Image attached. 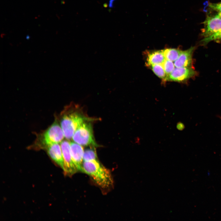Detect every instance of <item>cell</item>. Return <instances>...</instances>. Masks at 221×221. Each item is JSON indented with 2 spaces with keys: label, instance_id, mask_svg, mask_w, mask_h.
I'll list each match as a JSON object with an SVG mask.
<instances>
[{
  "label": "cell",
  "instance_id": "obj_1",
  "mask_svg": "<svg viewBox=\"0 0 221 221\" xmlns=\"http://www.w3.org/2000/svg\"><path fill=\"white\" fill-rule=\"evenodd\" d=\"M82 170L102 188H108L113 184L110 172L102 165L98 159L83 161Z\"/></svg>",
  "mask_w": 221,
  "mask_h": 221
},
{
  "label": "cell",
  "instance_id": "obj_2",
  "mask_svg": "<svg viewBox=\"0 0 221 221\" xmlns=\"http://www.w3.org/2000/svg\"><path fill=\"white\" fill-rule=\"evenodd\" d=\"M84 121L83 117L76 112L64 115L61 119L60 126L65 138L68 140L72 138L76 129Z\"/></svg>",
  "mask_w": 221,
  "mask_h": 221
},
{
  "label": "cell",
  "instance_id": "obj_3",
  "mask_svg": "<svg viewBox=\"0 0 221 221\" xmlns=\"http://www.w3.org/2000/svg\"><path fill=\"white\" fill-rule=\"evenodd\" d=\"M73 141L82 146H96L91 126L84 121L76 129L72 138Z\"/></svg>",
  "mask_w": 221,
  "mask_h": 221
},
{
  "label": "cell",
  "instance_id": "obj_4",
  "mask_svg": "<svg viewBox=\"0 0 221 221\" xmlns=\"http://www.w3.org/2000/svg\"><path fill=\"white\" fill-rule=\"evenodd\" d=\"M64 138V134L61 126L55 123L44 134L42 143L47 148L52 145L61 143Z\"/></svg>",
  "mask_w": 221,
  "mask_h": 221
},
{
  "label": "cell",
  "instance_id": "obj_5",
  "mask_svg": "<svg viewBox=\"0 0 221 221\" xmlns=\"http://www.w3.org/2000/svg\"><path fill=\"white\" fill-rule=\"evenodd\" d=\"M60 145L64 161L63 171L66 174L72 175L78 171L72 159L70 142L66 140L63 141Z\"/></svg>",
  "mask_w": 221,
  "mask_h": 221
},
{
  "label": "cell",
  "instance_id": "obj_6",
  "mask_svg": "<svg viewBox=\"0 0 221 221\" xmlns=\"http://www.w3.org/2000/svg\"><path fill=\"white\" fill-rule=\"evenodd\" d=\"M201 35L204 37L210 36L221 30V19L215 16L207 15L203 22Z\"/></svg>",
  "mask_w": 221,
  "mask_h": 221
},
{
  "label": "cell",
  "instance_id": "obj_7",
  "mask_svg": "<svg viewBox=\"0 0 221 221\" xmlns=\"http://www.w3.org/2000/svg\"><path fill=\"white\" fill-rule=\"evenodd\" d=\"M196 74L191 67H176L168 76L166 81L182 82L193 76Z\"/></svg>",
  "mask_w": 221,
  "mask_h": 221
},
{
  "label": "cell",
  "instance_id": "obj_8",
  "mask_svg": "<svg viewBox=\"0 0 221 221\" xmlns=\"http://www.w3.org/2000/svg\"><path fill=\"white\" fill-rule=\"evenodd\" d=\"M70 149L72 161L78 171L82 172L84 153L83 146L74 142H70Z\"/></svg>",
  "mask_w": 221,
  "mask_h": 221
},
{
  "label": "cell",
  "instance_id": "obj_9",
  "mask_svg": "<svg viewBox=\"0 0 221 221\" xmlns=\"http://www.w3.org/2000/svg\"><path fill=\"white\" fill-rule=\"evenodd\" d=\"M47 153L51 159L63 170L64 161L60 145L56 144L47 148Z\"/></svg>",
  "mask_w": 221,
  "mask_h": 221
},
{
  "label": "cell",
  "instance_id": "obj_10",
  "mask_svg": "<svg viewBox=\"0 0 221 221\" xmlns=\"http://www.w3.org/2000/svg\"><path fill=\"white\" fill-rule=\"evenodd\" d=\"M194 49V47H191L186 50L182 51L178 59L174 61L175 67H191L192 56Z\"/></svg>",
  "mask_w": 221,
  "mask_h": 221
},
{
  "label": "cell",
  "instance_id": "obj_11",
  "mask_svg": "<svg viewBox=\"0 0 221 221\" xmlns=\"http://www.w3.org/2000/svg\"><path fill=\"white\" fill-rule=\"evenodd\" d=\"M163 50H157L149 54L147 58V65L162 64L166 60Z\"/></svg>",
  "mask_w": 221,
  "mask_h": 221
},
{
  "label": "cell",
  "instance_id": "obj_12",
  "mask_svg": "<svg viewBox=\"0 0 221 221\" xmlns=\"http://www.w3.org/2000/svg\"><path fill=\"white\" fill-rule=\"evenodd\" d=\"M162 50L166 59L172 62L178 59L182 51L176 48H167Z\"/></svg>",
  "mask_w": 221,
  "mask_h": 221
},
{
  "label": "cell",
  "instance_id": "obj_13",
  "mask_svg": "<svg viewBox=\"0 0 221 221\" xmlns=\"http://www.w3.org/2000/svg\"><path fill=\"white\" fill-rule=\"evenodd\" d=\"M150 66L153 72L157 76L166 81L167 76L162 64L153 65Z\"/></svg>",
  "mask_w": 221,
  "mask_h": 221
},
{
  "label": "cell",
  "instance_id": "obj_14",
  "mask_svg": "<svg viewBox=\"0 0 221 221\" xmlns=\"http://www.w3.org/2000/svg\"><path fill=\"white\" fill-rule=\"evenodd\" d=\"M97 159L98 158L96 152L93 149H88L84 151L83 161Z\"/></svg>",
  "mask_w": 221,
  "mask_h": 221
},
{
  "label": "cell",
  "instance_id": "obj_15",
  "mask_svg": "<svg viewBox=\"0 0 221 221\" xmlns=\"http://www.w3.org/2000/svg\"><path fill=\"white\" fill-rule=\"evenodd\" d=\"M162 65L167 75V78L175 68L174 63L172 61L166 60Z\"/></svg>",
  "mask_w": 221,
  "mask_h": 221
},
{
  "label": "cell",
  "instance_id": "obj_16",
  "mask_svg": "<svg viewBox=\"0 0 221 221\" xmlns=\"http://www.w3.org/2000/svg\"><path fill=\"white\" fill-rule=\"evenodd\" d=\"M209 6L214 10L221 12V2L217 3H210Z\"/></svg>",
  "mask_w": 221,
  "mask_h": 221
},
{
  "label": "cell",
  "instance_id": "obj_17",
  "mask_svg": "<svg viewBox=\"0 0 221 221\" xmlns=\"http://www.w3.org/2000/svg\"><path fill=\"white\" fill-rule=\"evenodd\" d=\"M184 125L181 122H178L176 125L177 129L180 130H182L184 128Z\"/></svg>",
  "mask_w": 221,
  "mask_h": 221
},
{
  "label": "cell",
  "instance_id": "obj_18",
  "mask_svg": "<svg viewBox=\"0 0 221 221\" xmlns=\"http://www.w3.org/2000/svg\"><path fill=\"white\" fill-rule=\"evenodd\" d=\"M115 0H110L109 3V8H111L113 7V3Z\"/></svg>",
  "mask_w": 221,
  "mask_h": 221
},
{
  "label": "cell",
  "instance_id": "obj_19",
  "mask_svg": "<svg viewBox=\"0 0 221 221\" xmlns=\"http://www.w3.org/2000/svg\"><path fill=\"white\" fill-rule=\"evenodd\" d=\"M216 15L221 19V12H219Z\"/></svg>",
  "mask_w": 221,
  "mask_h": 221
}]
</instances>
